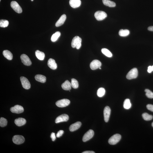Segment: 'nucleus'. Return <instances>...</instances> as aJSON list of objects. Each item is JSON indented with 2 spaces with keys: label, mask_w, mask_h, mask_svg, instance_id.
<instances>
[{
  "label": "nucleus",
  "mask_w": 153,
  "mask_h": 153,
  "mask_svg": "<svg viewBox=\"0 0 153 153\" xmlns=\"http://www.w3.org/2000/svg\"><path fill=\"white\" fill-rule=\"evenodd\" d=\"M3 54L5 58L9 60H11L13 58V55L12 53L8 50H4L3 51Z\"/></svg>",
  "instance_id": "22"
},
{
  "label": "nucleus",
  "mask_w": 153,
  "mask_h": 153,
  "mask_svg": "<svg viewBox=\"0 0 153 153\" xmlns=\"http://www.w3.org/2000/svg\"><path fill=\"white\" fill-rule=\"evenodd\" d=\"M9 24V21L6 20L1 19L0 21V27L5 28L8 26Z\"/></svg>",
  "instance_id": "32"
},
{
  "label": "nucleus",
  "mask_w": 153,
  "mask_h": 153,
  "mask_svg": "<svg viewBox=\"0 0 153 153\" xmlns=\"http://www.w3.org/2000/svg\"><path fill=\"white\" fill-rule=\"evenodd\" d=\"M20 80L23 88L26 89H30L31 85L27 79L25 77L22 76L20 77Z\"/></svg>",
  "instance_id": "8"
},
{
  "label": "nucleus",
  "mask_w": 153,
  "mask_h": 153,
  "mask_svg": "<svg viewBox=\"0 0 153 153\" xmlns=\"http://www.w3.org/2000/svg\"><path fill=\"white\" fill-rule=\"evenodd\" d=\"M64 131L63 130H60L58 131L57 135L56 136L57 138L60 137L62 136L63 134Z\"/></svg>",
  "instance_id": "35"
},
{
  "label": "nucleus",
  "mask_w": 153,
  "mask_h": 153,
  "mask_svg": "<svg viewBox=\"0 0 153 153\" xmlns=\"http://www.w3.org/2000/svg\"><path fill=\"white\" fill-rule=\"evenodd\" d=\"M142 117L143 119L146 121H149L153 119V117L152 115H149L148 113H145L142 115Z\"/></svg>",
  "instance_id": "28"
},
{
  "label": "nucleus",
  "mask_w": 153,
  "mask_h": 153,
  "mask_svg": "<svg viewBox=\"0 0 153 153\" xmlns=\"http://www.w3.org/2000/svg\"><path fill=\"white\" fill-rule=\"evenodd\" d=\"M121 138V136L119 134H116L111 136L109 139L108 143L110 144L114 145L120 141Z\"/></svg>",
  "instance_id": "1"
},
{
  "label": "nucleus",
  "mask_w": 153,
  "mask_h": 153,
  "mask_svg": "<svg viewBox=\"0 0 153 153\" xmlns=\"http://www.w3.org/2000/svg\"><path fill=\"white\" fill-rule=\"evenodd\" d=\"M148 30L151 31H153V26H150L148 28Z\"/></svg>",
  "instance_id": "41"
},
{
  "label": "nucleus",
  "mask_w": 153,
  "mask_h": 153,
  "mask_svg": "<svg viewBox=\"0 0 153 153\" xmlns=\"http://www.w3.org/2000/svg\"><path fill=\"white\" fill-rule=\"evenodd\" d=\"M35 55L36 56L39 60H44L45 57V55L43 52L37 50L35 52Z\"/></svg>",
  "instance_id": "23"
},
{
  "label": "nucleus",
  "mask_w": 153,
  "mask_h": 153,
  "mask_svg": "<svg viewBox=\"0 0 153 153\" xmlns=\"http://www.w3.org/2000/svg\"><path fill=\"white\" fill-rule=\"evenodd\" d=\"M95 152L93 151H86L82 152V153H95Z\"/></svg>",
  "instance_id": "40"
},
{
  "label": "nucleus",
  "mask_w": 153,
  "mask_h": 153,
  "mask_svg": "<svg viewBox=\"0 0 153 153\" xmlns=\"http://www.w3.org/2000/svg\"><path fill=\"white\" fill-rule=\"evenodd\" d=\"M102 63L100 61L97 60H93L90 64V67L92 70H96L101 66Z\"/></svg>",
  "instance_id": "12"
},
{
  "label": "nucleus",
  "mask_w": 153,
  "mask_h": 153,
  "mask_svg": "<svg viewBox=\"0 0 153 153\" xmlns=\"http://www.w3.org/2000/svg\"><path fill=\"white\" fill-rule=\"evenodd\" d=\"M71 87L74 89H76L79 87V83L75 79H71Z\"/></svg>",
  "instance_id": "30"
},
{
  "label": "nucleus",
  "mask_w": 153,
  "mask_h": 153,
  "mask_svg": "<svg viewBox=\"0 0 153 153\" xmlns=\"http://www.w3.org/2000/svg\"><path fill=\"white\" fill-rule=\"evenodd\" d=\"M82 46V44L81 43H79V44L77 45L76 47V48L77 49H80V48Z\"/></svg>",
  "instance_id": "39"
},
{
  "label": "nucleus",
  "mask_w": 153,
  "mask_h": 153,
  "mask_svg": "<svg viewBox=\"0 0 153 153\" xmlns=\"http://www.w3.org/2000/svg\"><path fill=\"white\" fill-rule=\"evenodd\" d=\"M105 90L103 88H100L97 92V95L99 97H102L105 95Z\"/></svg>",
  "instance_id": "31"
},
{
  "label": "nucleus",
  "mask_w": 153,
  "mask_h": 153,
  "mask_svg": "<svg viewBox=\"0 0 153 153\" xmlns=\"http://www.w3.org/2000/svg\"><path fill=\"white\" fill-rule=\"evenodd\" d=\"M145 92L146 93V95L147 98L150 99L153 98V93L152 92L148 89H146Z\"/></svg>",
  "instance_id": "34"
},
{
  "label": "nucleus",
  "mask_w": 153,
  "mask_h": 153,
  "mask_svg": "<svg viewBox=\"0 0 153 153\" xmlns=\"http://www.w3.org/2000/svg\"><path fill=\"white\" fill-rule=\"evenodd\" d=\"M152 66V71H153V66Z\"/></svg>",
  "instance_id": "43"
},
{
  "label": "nucleus",
  "mask_w": 153,
  "mask_h": 153,
  "mask_svg": "<svg viewBox=\"0 0 153 153\" xmlns=\"http://www.w3.org/2000/svg\"><path fill=\"white\" fill-rule=\"evenodd\" d=\"M51 138L52 141H55L56 139V136H55V133L52 132L51 134Z\"/></svg>",
  "instance_id": "37"
},
{
  "label": "nucleus",
  "mask_w": 153,
  "mask_h": 153,
  "mask_svg": "<svg viewBox=\"0 0 153 153\" xmlns=\"http://www.w3.org/2000/svg\"><path fill=\"white\" fill-rule=\"evenodd\" d=\"M69 3L72 8H75L80 6L81 1L80 0H70Z\"/></svg>",
  "instance_id": "15"
},
{
  "label": "nucleus",
  "mask_w": 153,
  "mask_h": 153,
  "mask_svg": "<svg viewBox=\"0 0 153 153\" xmlns=\"http://www.w3.org/2000/svg\"><path fill=\"white\" fill-rule=\"evenodd\" d=\"M138 76V70L136 68H134L131 70L128 73L126 76V78L128 80H130L131 79L136 78Z\"/></svg>",
  "instance_id": "2"
},
{
  "label": "nucleus",
  "mask_w": 153,
  "mask_h": 153,
  "mask_svg": "<svg viewBox=\"0 0 153 153\" xmlns=\"http://www.w3.org/2000/svg\"><path fill=\"white\" fill-rule=\"evenodd\" d=\"M35 80L37 81L42 83H44L46 81V78L44 75L37 74L35 75Z\"/></svg>",
  "instance_id": "21"
},
{
  "label": "nucleus",
  "mask_w": 153,
  "mask_h": 153,
  "mask_svg": "<svg viewBox=\"0 0 153 153\" xmlns=\"http://www.w3.org/2000/svg\"><path fill=\"white\" fill-rule=\"evenodd\" d=\"M32 1H33L34 0H31Z\"/></svg>",
  "instance_id": "45"
},
{
  "label": "nucleus",
  "mask_w": 153,
  "mask_h": 153,
  "mask_svg": "<svg viewBox=\"0 0 153 153\" xmlns=\"http://www.w3.org/2000/svg\"><path fill=\"white\" fill-rule=\"evenodd\" d=\"M1 0H0V1H1Z\"/></svg>",
  "instance_id": "46"
},
{
  "label": "nucleus",
  "mask_w": 153,
  "mask_h": 153,
  "mask_svg": "<svg viewBox=\"0 0 153 153\" xmlns=\"http://www.w3.org/2000/svg\"><path fill=\"white\" fill-rule=\"evenodd\" d=\"M21 59L22 62L24 65L30 66L32 64V62L29 58L26 55L23 54L21 55Z\"/></svg>",
  "instance_id": "9"
},
{
  "label": "nucleus",
  "mask_w": 153,
  "mask_h": 153,
  "mask_svg": "<svg viewBox=\"0 0 153 153\" xmlns=\"http://www.w3.org/2000/svg\"><path fill=\"white\" fill-rule=\"evenodd\" d=\"M147 71H148V72L149 73H151L152 72V71H153L152 66H149L148 67Z\"/></svg>",
  "instance_id": "38"
},
{
  "label": "nucleus",
  "mask_w": 153,
  "mask_h": 153,
  "mask_svg": "<svg viewBox=\"0 0 153 153\" xmlns=\"http://www.w3.org/2000/svg\"><path fill=\"white\" fill-rule=\"evenodd\" d=\"M26 122V120L22 118H18L16 119L15 120V124L18 127H21L24 125Z\"/></svg>",
  "instance_id": "19"
},
{
  "label": "nucleus",
  "mask_w": 153,
  "mask_h": 153,
  "mask_svg": "<svg viewBox=\"0 0 153 153\" xmlns=\"http://www.w3.org/2000/svg\"><path fill=\"white\" fill-rule=\"evenodd\" d=\"M82 39L78 36H76L73 38L71 43V46L73 48L76 47L79 43L82 42Z\"/></svg>",
  "instance_id": "14"
},
{
  "label": "nucleus",
  "mask_w": 153,
  "mask_h": 153,
  "mask_svg": "<svg viewBox=\"0 0 153 153\" xmlns=\"http://www.w3.org/2000/svg\"><path fill=\"white\" fill-rule=\"evenodd\" d=\"M11 6L12 8L17 13H21L22 12V9L17 2L12 1L11 3Z\"/></svg>",
  "instance_id": "5"
},
{
  "label": "nucleus",
  "mask_w": 153,
  "mask_h": 153,
  "mask_svg": "<svg viewBox=\"0 0 153 153\" xmlns=\"http://www.w3.org/2000/svg\"><path fill=\"white\" fill-rule=\"evenodd\" d=\"M24 141L25 139L22 136L15 135L12 138V141L16 144H21L24 143Z\"/></svg>",
  "instance_id": "6"
},
{
  "label": "nucleus",
  "mask_w": 153,
  "mask_h": 153,
  "mask_svg": "<svg viewBox=\"0 0 153 153\" xmlns=\"http://www.w3.org/2000/svg\"><path fill=\"white\" fill-rule=\"evenodd\" d=\"M147 108L149 110L153 112V105L152 104H148L147 106Z\"/></svg>",
  "instance_id": "36"
},
{
  "label": "nucleus",
  "mask_w": 153,
  "mask_h": 153,
  "mask_svg": "<svg viewBox=\"0 0 153 153\" xmlns=\"http://www.w3.org/2000/svg\"><path fill=\"white\" fill-rule=\"evenodd\" d=\"M82 123L80 122H77L72 124L69 128L71 132H73L80 128L81 126Z\"/></svg>",
  "instance_id": "16"
},
{
  "label": "nucleus",
  "mask_w": 153,
  "mask_h": 153,
  "mask_svg": "<svg viewBox=\"0 0 153 153\" xmlns=\"http://www.w3.org/2000/svg\"><path fill=\"white\" fill-rule=\"evenodd\" d=\"M94 16L97 20L101 21L103 20L107 17V14L103 11H98L94 14Z\"/></svg>",
  "instance_id": "3"
},
{
  "label": "nucleus",
  "mask_w": 153,
  "mask_h": 153,
  "mask_svg": "<svg viewBox=\"0 0 153 153\" xmlns=\"http://www.w3.org/2000/svg\"><path fill=\"white\" fill-rule=\"evenodd\" d=\"M129 34V31L127 29H121L119 32V35L122 37H126Z\"/></svg>",
  "instance_id": "27"
},
{
  "label": "nucleus",
  "mask_w": 153,
  "mask_h": 153,
  "mask_svg": "<svg viewBox=\"0 0 153 153\" xmlns=\"http://www.w3.org/2000/svg\"><path fill=\"white\" fill-rule=\"evenodd\" d=\"M70 103V101L67 99H64L58 100L56 102V104L58 107H63L68 106Z\"/></svg>",
  "instance_id": "4"
},
{
  "label": "nucleus",
  "mask_w": 153,
  "mask_h": 153,
  "mask_svg": "<svg viewBox=\"0 0 153 153\" xmlns=\"http://www.w3.org/2000/svg\"><path fill=\"white\" fill-rule=\"evenodd\" d=\"M66 19V16L65 14H63L60 17L55 24V26L57 27L62 25L64 24Z\"/></svg>",
  "instance_id": "18"
},
{
  "label": "nucleus",
  "mask_w": 153,
  "mask_h": 153,
  "mask_svg": "<svg viewBox=\"0 0 153 153\" xmlns=\"http://www.w3.org/2000/svg\"><path fill=\"white\" fill-rule=\"evenodd\" d=\"M71 83L68 80H66L62 85V87L65 90H70L71 89Z\"/></svg>",
  "instance_id": "20"
},
{
  "label": "nucleus",
  "mask_w": 153,
  "mask_h": 153,
  "mask_svg": "<svg viewBox=\"0 0 153 153\" xmlns=\"http://www.w3.org/2000/svg\"><path fill=\"white\" fill-rule=\"evenodd\" d=\"M10 111L12 113L19 114L23 113L24 111V109L22 106L16 105L11 108Z\"/></svg>",
  "instance_id": "10"
},
{
  "label": "nucleus",
  "mask_w": 153,
  "mask_h": 153,
  "mask_svg": "<svg viewBox=\"0 0 153 153\" xmlns=\"http://www.w3.org/2000/svg\"><path fill=\"white\" fill-rule=\"evenodd\" d=\"M131 107V104L130 100L127 99L124 101L123 104V107L126 109H129Z\"/></svg>",
  "instance_id": "26"
},
{
  "label": "nucleus",
  "mask_w": 153,
  "mask_h": 153,
  "mask_svg": "<svg viewBox=\"0 0 153 153\" xmlns=\"http://www.w3.org/2000/svg\"><path fill=\"white\" fill-rule=\"evenodd\" d=\"M152 127H153V122H152Z\"/></svg>",
  "instance_id": "42"
},
{
  "label": "nucleus",
  "mask_w": 153,
  "mask_h": 153,
  "mask_svg": "<svg viewBox=\"0 0 153 153\" xmlns=\"http://www.w3.org/2000/svg\"><path fill=\"white\" fill-rule=\"evenodd\" d=\"M99 69H101V68L100 67L99 68Z\"/></svg>",
  "instance_id": "44"
},
{
  "label": "nucleus",
  "mask_w": 153,
  "mask_h": 153,
  "mask_svg": "<svg viewBox=\"0 0 153 153\" xmlns=\"http://www.w3.org/2000/svg\"><path fill=\"white\" fill-rule=\"evenodd\" d=\"M61 33L60 32L57 31L53 34L52 36L51 40L52 42H55L56 41L60 36Z\"/></svg>",
  "instance_id": "25"
},
{
  "label": "nucleus",
  "mask_w": 153,
  "mask_h": 153,
  "mask_svg": "<svg viewBox=\"0 0 153 153\" xmlns=\"http://www.w3.org/2000/svg\"><path fill=\"white\" fill-rule=\"evenodd\" d=\"M102 53L106 56L108 57H111L112 56V54L110 51L106 48H103L101 50Z\"/></svg>",
  "instance_id": "29"
},
{
  "label": "nucleus",
  "mask_w": 153,
  "mask_h": 153,
  "mask_svg": "<svg viewBox=\"0 0 153 153\" xmlns=\"http://www.w3.org/2000/svg\"><path fill=\"white\" fill-rule=\"evenodd\" d=\"M8 121L6 119L1 118L0 119V126L1 127H4L7 125Z\"/></svg>",
  "instance_id": "33"
},
{
  "label": "nucleus",
  "mask_w": 153,
  "mask_h": 153,
  "mask_svg": "<svg viewBox=\"0 0 153 153\" xmlns=\"http://www.w3.org/2000/svg\"><path fill=\"white\" fill-rule=\"evenodd\" d=\"M47 64L48 66L52 70L56 69L57 68V64L55 60L53 59H50L48 60Z\"/></svg>",
  "instance_id": "17"
},
{
  "label": "nucleus",
  "mask_w": 153,
  "mask_h": 153,
  "mask_svg": "<svg viewBox=\"0 0 153 153\" xmlns=\"http://www.w3.org/2000/svg\"><path fill=\"white\" fill-rule=\"evenodd\" d=\"M94 134V132L92 129H90L85 133L82 138V141L84 142L87 141L93 137Z\"/></svg>",
  "instance_id": "7"
},
{
  "label": "nucleus",
  "mask_w": 153,
  "mask_h": 153,
  "mask_svg": "<svg viewBox=\"0 0 153 153\" xmlns=\"http://www.w3.org/2000/svg\"><path fill=\"white\" fill-rule=\"evenodd\" d=\"M110 108L108 106H106L104 108V120L106 122L109 121L110 116L111 114Z\"/></svg>",
  "instance_id": "11"
},
{
  "label": "nucleus",
  "mask_w": 153,
  "mask_h": 153,
  "mask_svg": "<svg viewBox=\"0 0 153 153\" xmlns=\"http://www.w3.org/2000/svg\"><path fill=\"white\" fill-rule=\"evenodd\" d=\"M103 3L106 6L110 7H114L116 6V4L114 2L110 0H102Z\"/></svg>",
  "instance_id": "24"
},
{
  "label": "nucleus",
  "mask_w": 153,
  "mask_h": 153,
  "mask_svg": "<svg viewBox=\"0 0 153 153\" xmlns=\"http://www.w3.org/2000/svg\"><path fill=\"white\" fill-rule=\"evenodd\" d=\"M69 117L66 114H63L59 116L56 118L55 122L58 123L60 122L67 121L69 119Z\"/></svg>",
  "instance_id": "13"
}]
</instances>
